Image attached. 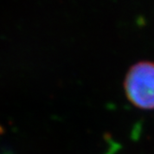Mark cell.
<instances>
[{
    "mask_svg": "<svg viewBox=\"0 0 154 154\" xmlns=\"http://www.w3.org/2000/svg\"><path fill=\"white\" fill-rule=\"evenodd\" d=\"M128 101L137 108L154 109V63L142 61L130 67L124 83Z\"/></svg>",
    "mask_w": 154,
    "mask_h": 154,
    "instance_id": "6da1fadb",
    "label": "cell"
},
{
    "mask_svg": "<svg viewBox=\"0 0 154 154\" xmlns=\"http://www.w3.org/2000/svg\"><path fill=\"white\" fill-rule=\"evenodd\" d=\"M1 132H2V128H0V133H1Z\"/></svg>",
    "mask_w": 154,
    "mask_h": 154,
    "instance_id": "7a4b0ae2",
    "label": "cell"
}]
</instances>
